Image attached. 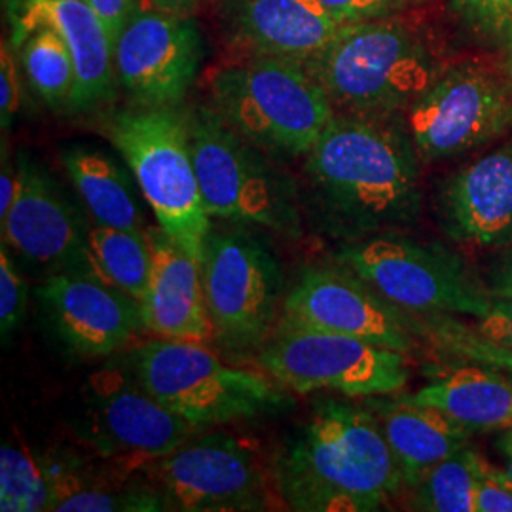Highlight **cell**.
<instances>
[{
	"mask_svg": "<svg viewBox=\"0 0 512 512\" xmlns=\"http://www.w3.org/2000/svg\"><path fill=\"white\" fill-rule=\"evenodd\" d=\"M480 454L469 446L444 459L414 486L408 509L423 512H475Z\"/></svg>",
	"mask_w": 512,
	"mask_h": 512,
	"instance_id": "cell-30",
	"label": "cell"
},
{
	"mask_svg": "<svg viewBox=\"0 0 512 512\" xmlns=\"http://www.w3.org/2000/svg\"><path fill=\"white\" fill-rule=\"evenodd\" d=\"M38 298L59 340L80 357L114 355L145 329L141 304L97 274L48 275Z\"/></svg>",
	"mask_w": 512,
	"mask_h": 512,
	"instance_id": "cell-17",
	"label": "cell"
},
{
	"mask_svg": "<svg viewBox=\"0 0 512 512\" xmlns=\"http://www.w3.org/2000/svg\"><path fill=\"white\" fill-rule=\"evenodd\" d=\"M340 25L387 18L401 0H319Z\"/></svg>",
	"mask_w": 512,
	"mask_h": 512,
	"instance_id": "cell-34",
	"label": "cell"
},
{
	"mask_svg": "<svg viewBox=\"0 0 512 512\" xmlns=\"http://www.w3.org/2000/svg\"><path fill=\"white\" fill-rule=\"evenodd\" d=\"M10 27L46 23L67 42L76 65L73 112L107 105L116 93L114 44L90 0H6Z\"/></svg>",
	"mask_w": 512,
	"mask_h": 512,
	"instance_id": "cell-18",
	"label": "cell"
},
{
	"mask_svg": "<svg viewBox=\"0 0 512 512\" xmlns=\"http://www.w3.org/2000/svg\"><path fill=\"white\" fill-rule=\"evenodd\" d=\"M0 226L2 243L38 270L97 274L86 220L29 154H19L16 200Z\"/></svg>",
	"mask_w": 512,
	"mask_h": 512,
	"instance_id": "cell-16",
	"label": "cell"
},
{
	"mask_svg": "<svg viewBox=\"0 0 512 512\" xmlns=\"http://www.w3.org/2000/svg\"><path fill=\"white\" fill-rule=\"evenodd\" d=\"M213 342L232 357L258 355L281 317L283 270L262 239L245 230L211 228L202 262Z\"/></svg>",
	"mask_w": 512,
	"mask_h": 512,
	"instance_id": "cell-8",
	"label": "cell"
},
{
	"mask_svg": "<svg viewBox=\"0 0 512 512\" xmlns=\"http://www.w3.org/2000/svg\"><path fill=\"white\" fill-rule=\"evenodd\" d=\"M475 512H512V486L503 469L480 456L475 486Z\"/></svg>",
	"mask_w": 512,
	"mask_h": 512,
	"instance_id": "cell-32",
	"label": "cell"
},
{
	"mask_svg": "<svg viewBox=\"0 0 512 512\" xmlns=\"http://www.w3.org/2000/svg\"><path fill=\"white\" fill-rule=\"evenodd\" d=\"M366 406L380 421L385 440L395 456L404 486L414 488L444 459L467 448L473 433L439 408L412 399H368Z\"/></svg>",
	"mask_w": 512,
	"mask_h": 512,
	"instance_id": "cell-23",
	"label": "cell"
},
{
	"mask_svg": "<svg viewBox=\"0 0 512 512\" xmlns=\"http://www.w3.org/2000/svg\"><path fill=\"white\" fill-rule=\"evenodd\" d=\"M418 152L395 116L336 112L304 158L306 209L334 238H372L420 219Z\"/></svg>",
	"mask_w": 512,
	"mask_h": 512,
	"instance_id": "cell-1",
	"label": "cell"
},
{
	"mask_svg": "<svg viewBox=\"0 0 512 512\" xmlns=\"http://www.w3.org/2000/svg\"><path fill=\"white\" fill-rule=\"evenodd\" d=\"M277 325L346 334L406 355L420 346L414 313L391 304L338 262L300 272Z\"/></svg>",
	"mask_w": 512,
	"mask_h": 512,
	"instance_id": "cell-14",
	"label": "cell"
},
{
	"mask_svg": "<svg viewBox=\"0 0 512 512\" xmlns=\"http://www.w3.org/2000/svg\"><path fill=\"white\" fill-rule=\"evenodd\" d=\"M27 310V283L19 274L10 247L0 249V334L4 344L16 332Z\"/></svg>",
	"mask_w": 512,
	"mask_h": 512,
	"instance_id": "cell-31",
	"label": "cell"
},
{
	"mask_svg": "<svg viewBox=\"0 0 512 512\" xmlns=\"http://www.w3.org/2000/svg\"><path fill=\"white\" fill-rule=\"evenodd\" d=\"M304 65L336 112L366 116L410 109L440 74L420 35L389 18L344 25Z\"/></svg>",
	"mask_w": 512,
	"mask_h": 512,
	"instance_id": "cell-3",
	"label": "cell"
},
{
	"mask_svg": "<svg viewBox=\"0 0 512 512\" xmlns=\"http://www.w3.org/2000/svg\"><path fill=\"white\" fill-rule=\"evenodd\" d=\"M10 46L21 73L46 107L73 112L76 65L63 37L46 23L12 27Z\"/></svg>",
	"mask_w": 512,
	"mask_h": 512,
	"instance_id": "cell-25",
	"label": "cell"
},
{
	"mask_svg": "<svg viewBox=\"0 0 512 512\" xmlns=\"http://www.w3.org/2000/svg\"><path fill=\"white\" fill-rule=\"evenodd\" d=\"M19 61L10 42H2V55H0V124L2 133L12 128L14 116L19 110Z\"/></svg>",
	"mask_w": 512,
	"mask_h": 512,
	"instance_id": "cell-33",
	"label": "cell"
},
{
	"mask_svg": "<svg viewBox=\"0 0 512 512\" xmlns=\"http://www.w3.org/2000/svg\"><path fill=\"white\" fill-rule=\"evenodd\" d=\"M93 8L99 12V16L107 23L112 44L118 37V33L124 29L135 8L141 4V0H90Z\"/></svg>",
	"mask_w": 512,
	"mask_h": 512,
	"instance_id": "cell-36",
	"label": "cell"
},
{
	"mask_svg": "<svg viewBox=\"0 0 512 512\" xmlns=\"http://www.w3.org/2000/svg\"><path fill=\"white\" fill-rule=\"evenodd\" d=\"M427 368L429 384L408 399L439 408L471 433L511 429L512 374L458 359Z\"/></svg>",
	"mask_w": 512,
	"mask_h": 512,
	"instance_id": "cell-22",
	"label": "cell"
},
{
	"mask_svg": "<svg viewBox=\"0 0 512 512\" xmlns=\"http://www.w3.org/2000/svg\"><path fill=\"white\" fill-rule=\"evenodd\" d=\"M186 118L209 217L300 238V194L275 158L245 141L209 103L186 109Z\"/></svg>",
	"mask_w": 512,
	"mask_h": 512,
	"instance_id": "cell-7",
	"label": "cell"
},
{
	"mask_svg": "<svg viewBox=\"0 0 512 512\" xmlns=\"http://www.w3.org/2000/svg\"><path fill=\"white\" fill-rule=\"evenodd\" d=\"M152 6L175 14V16H192L202 0H148Z\"/></svg>",
	"mask_w": 512,
	"mask_h": 512,
	"instance_id": "cell-40",
	"label": "cell"
},
{
	"mask_svg": "<svg viewBox=\"0 0 512 512\" xmlns=\"http://www.w3.org/2000/svg\"><path fill=\"white\" fill-rule=\"evenodd\" d=\"M334 262L410 313L475 319L492 302L486 285L469 274L461 258L395 232L348 241L334 255Z\"/></svg>",
	"mask_w": 512,
	"mask_h": 512,
	"instance_id": "cell-9",
	"label": "cell"
},
{
	"mask_svg": "<svg viewBox=\"0 0 512 512\" xmlns=\"http://www.w3.org/2000/svg\"><path fill=\"white\" fill-rule=\"evenodd\" d=\"M512 124L509 86L490 69L461 63L406 110V129L420 160L439 162L490 143Z\"/></svg>",
	"mask_w": 512,
	"mask_h": 512,
	"instance_id": "cell-13",
	"label": "cell"
},
{
	"mask_svg": "<svg viewBox=\"0 0 512 512\" xmlns=\"http://www.w3.org/2000/svg\"><path fill=\"white\" fill-rule=\"evenodd\" d=\"M18 192V162L14 164L2 143V173H0V220L4 219Z\"/></svg>",
	"mask_w": 512,
	"mask_h": 512,
	"instance_id": "cell-37",
	"label": "cell"
},
{
	"mask_svg": "<svg viewBox=\"0 0 512 512\" xmlns=\"http://www.w3.org/2000/svg\"><path fill=\"white\" fill-rule=\"evenodd\" d=\"M93 268L99 277L137 302L145 298L152 272V247L143 230L95 224L88 234Z\"/></svg>",
	"mask_w": 512,
	"mask_h": 512,
	"instance_id": "cell-27",
	"label": "cell"
},
{
	"mask_svg": "<svg viewBox=\"0 0 512 512\" xmlns=\"http://www.w3.org/2000/svg\"><path fill=\"white\" fill-rule=\"evenodd\" d=\"M128 366L165 408L202 429L274 416L293 404L291 391L266 372L226 365L202 342L148 340L129 351Z\"/></svg>",
	"mask_w": 512,
	"mask_h": 512,
	"instance_id": "cell-6",
	"label": "cell"
},
{
	"mask_svg": "<svg viewBox=\"0 0 512 512\" xmlns=\"http://www.w3.org/2000/svg\"><path fill=\"white\" fill-rule=\"evenodd\" d=\"M198 435L150 467L167 511H272L283 505L272 469L251 440L224 431Z\"/></svg>",
	"mask_w": 512,
	"mask_h": 512,
	"instance_id": "cell-12",
	"label": "cell"
},
{
	"mask_svg": "<svg viewBox=\"0 0 512 512\" xmlns=\"http://www.w3.org/2000/svg\"><path fill=\"white\" fill-rule=\"evenodd\" d=\"M67 459H46L25 446L0 448V511H54Z\"/></svg>",
	"mask_w": 512,
	"mask_h": 512,
	"instance_id": "cell-26",
	"label": "cell"
},
{
	"mask_svg": "<svg viewBox=\"0 0 512 512\" xmlns=\"http://www.w3.org/2000/svg\"><path fill=\"white\" fill-rule=\"evenodd\" d=\"M511 2H512V0H511Z\"/></svg>",
	"mask_w": 512,
	"mask_h": 512,
	"instance_id": "cell-42",
	"label": "cell"
},
{
	"mask_svg": "<svg viewBox=\"0 0 512 512\" xmlns=\"http://www.w3.org/2000/svg\"><path fill=\"white\" fill-rule=\"evenodd\" d=\"M202 427L165 408L128 368L107 365L82 387L76 433L124 471L152 467Z\"/></svg>",
	"mask_w": 512,
	"mask_h": 512,
	"instance_id": "cell-11",
	"label": "cell"
},
{
	"mask_svg": "<svg viewBox=\"0 0 512 512\" xmlns=\"http://www.w3.org/2000/svg\"><path fill=\"white\" fill-rule=\"evenodd\" d=\"M209 105L275 160L306 158L336 110L302 61L253 55L211 76Z\"/></svg>",
	"mask_w": 512,
	"mask_h": 512,
	"instance_id": "cell-4",
	"label": "cell"
},
{
	"mask_svg": "<svg viewBox=\"0 0 512 512\" xmlns=\"http://www.w3.org/2000/svg\"><path fill=\"white\" fill-rule=\"evenodd\" d=\"M105 131L131 169L160 228L202 264L213 224L203 203L186 109L131 105L112 112Z\"/></svg>",
	"mask_w": 512,
	"mask_h": 512,
	"instance_id": "cell-5",
	"label": "cell"
},
{
	"mask_svg": "<svg viewBox=\"0 0 512 512\" xmlns=\"http://www.w3.org/2000/svg\"><path fill=\"white\" fill-rule=\"evenodd\" d=\"M495 446L503 458V475L512 486V427L507 431H501V437L495 440Z\"/></svg>",
	"mask_w": 512,
	"mask_h": 512,
	"instance_id": "cell-41",
	"label": "cell"
},
{
	"mask_svg": "<svg viewBox=\"0 0 512 512\" xmlns=\"http://www.w3.org/2000/svg\"><path fill=\"white\" fill-rule=\"evenodd\" d=\"M414 325L420 342H425L442 359L469 361L512 374V348L486 340L456 315L414 313Z\"/></svg>",
	"mask_w": 512,
	"mask_h": 512,
	"instance_id": "cell-29",
	"label": "cell"
},
{
	"mask_svg": "<svg viewBox=\"0 0 512 512\" xmlns=\"http://www.w3.org/2000/svg\"><path fill=\"white\" fill-rule=\"evenodd\" d=\"M486 289L492 296L512 298V251L505 253L490 270Z\"/></svg>",
	"mask_w": 512,
	"mask_h": 512,
	"instance_id": "cell-39",
	"label": "cell"
},
{
	"mask_svg": "<svg viewBox=\"0 0 512 512\" xmlns=\"http://www.w3.org/2000/svg\"><path fill=\"white\" fill-rule=\"evenodd\" d=\"M461 4L492 25H512L511 0H461Z\"/></svg>",
	"mask_w": 512,
	"mask_h": 512,
	"instance_id": "cell-38",
	"label": "cell"
},
{
	"mask_svg": "<svg viewBox=\"0 0 512 512\" xmlns=\"http://www.w3.org/2000/svg\"><path fill=\"white\" fill-rule=\"evenodd\" d=\"M152 272L139 302L145 329L156 338L211 342L215 336L203 287L202 264L162 228L148 232Z\"/></svg>",
	"mask_w": 512,
	"mask_h": 512,
	"instance_id": "cell-20",
	"label": "cell"
},
{
	"mask_svg": "<svg viewBox=\"0 0 512 512\" xmlns=\"http://www.w3.org/2000/svg\"><path fill=\"white\" fill-rule=\"evenodd\" d=\"M258 366L287 391H332L344 397H391L408 384V355L327 330L277 325L256 355Z\"/></svg>",
	"mask_w": 512,
	"mask_h": 512,
	"instance_id": "cell-10",
	"label": "cell"
},
{
	"mask_svg": "<svg viewBox=\"0 0 512 512\" xmlns=\"http://www.w3.org/2000/svg\"><path fill=\"white\" fill-rule=\"evenodd\" d=\"M203 57L202 33L192 16L139 4L114 40L118 86L135 107H181Z\"/></svg>",
	"mask_w": 512,
	"mask_h": 512,
	"instance_id": "cell-15",
	"label": "cell"
},
{
	"mask_svg": "<svg viewBox=\"0 0 512 512\" xmlns=\"http://www.w3.org/2000/svg\"><path fill=\"white\" fill-rule=\"evenodd\" d=\"M61 164L95 224L141 230L143 211L137 194L139 184L131 169L128 171L105 150L90 145L63 148Z\"/></svg>",
	"mask_w": 512,
	"mask_h": 512,
	"instance_id": "cell-24",
	"label": "cell"
},
{
	"mask_svg": "<svg viewBox=\"0 0 512 512\" xmlns=\"http://www.w3.org/2000/svg\"><path fill=\"white\" fill-rule=\"evenodd\" d=\"M55 512H158L167 511L156 486H118L92 480L76 463L63 482Z\"/></svg>",
	"mask_w": 512,
	"mask_h": 512,
	"instance_id": "cell-28",
	"label": "cell"
},
{
	"mask_svg": "<svg viewBox=\"0 0 512 512\" xmlns=\"http://www.w3.org/2000/svg\"><path fill=\"white\" fill-rule=\"evenodd\" d=\"M469 325L486 340L512 348V298L492 296L488 310Z\"/></svg>",
	"mask_w": 512,
	"mask_h": 512,
	"instance_id": "cell-35",
	"label": "cell"
},
{
	"mask_svg": "<svg viewBox=\"0 0 512 512\" xmlns=\"http://www.w3.org/2000/svg\"><path fill=\"white\" fill-rule=\"evenodd\" d=\"M285 509L374 512L401 492L403 475L366 406L321 399L270 461Z\"/></svg>",
	"mask_w": 512,
	"mask_h": 512,
	"instance_id": "cell-2",
	"label": "cell"
},
{
	"mask_svg": "<svg viewBox=\"0 0 512 512\" xmlns=\"http://www.w3.org/2000/svg\"><path fill=\"white\" fill-rule=\"evenodd\" d=\"M236 42L253 55L308 61L344 25L319 0H220Z\"/></svg>",
	"mask_w": 512,
	"mask_h": 512,
	"instance_id": "cell-21",
	"label": "cell"
},
{
	"mask_svg": "<svg viewBox=\"0 0 512 512\" xmlns=\"http://www.w3.org/2000/svg\"><path fill=\"white\" fill-rule=\"evenodd\" d=\"M439 211L446 234L459 243L512 245V143L452 175L442 186Z\"/></svg>",
	"mask_w": 512,
	"mask_h": 512,
	"instance_id": "cell-19",
	"label": "cell"
}]
</instances>
